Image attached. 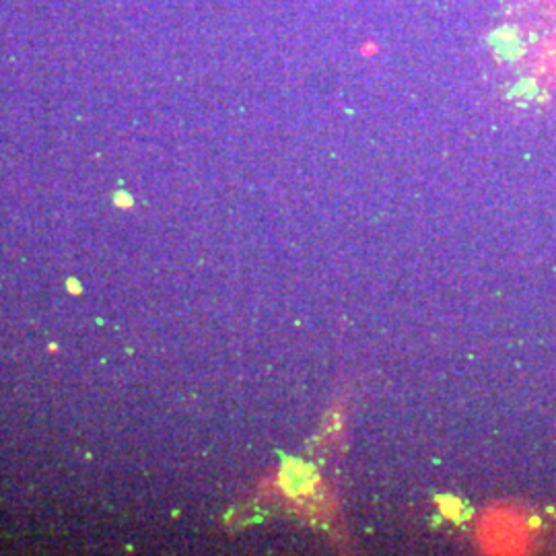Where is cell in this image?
Wrapping results in <instances>:
<instances>
[{"mask_svg":"<svg viewBox=\"0 0 556 556\" xmlns=\"http://www.w3.org/2000/svg\"><path fill=\"white\" fill-rule=\"evenodd\" d=\"M68 291H71V293H77V295H79L80 287L79 282H77L75 278H68Z\"/></svg>","mask_w":556,"mask_h":556,"instance_id":"obj_1","label":"cell"}]
</instances>
